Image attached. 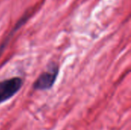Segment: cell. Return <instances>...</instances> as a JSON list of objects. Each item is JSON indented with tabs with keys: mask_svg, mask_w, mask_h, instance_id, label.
<instances>
[{
	"mask_svg": "<svg viewBox=\"0 0 131 130\" xmlns=\"http://www.w3.org/2000/svg\"><path fill=\"white\" fill-rule=\"evenodd\" d=\"M23 80L19 77H14L0 81V104L14 97L21 88Z\"/></svg>",
	"mask_w": 131,
	"mask_h": 130,
	"instance_id": "cell-1",
	"label": "cell"
},
{
	"mask_svg": "<svg viewBox=\"0 0 131 130\" xmlns=\"http://www.w3.org/2000/svg\"><path fill=\"white\" fill-rule=\"evenodd\" d=\"M58 73L57 66H52L45 72H43L33 84L35 90H45L50 89L56 81Z\"/></svg>",
	"mask_w": 131,
	"mask_h": 130,
	"instance_id": "cell-2",
	"label": "cell"
}]
</instances>
